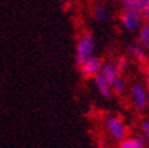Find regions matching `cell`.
<instances>
[{"mask_svg": "<svg viewBox=\"0 0 149 148\" xmlns=\"http://www.w3.org/2000/svg\"><path fill=\"white\" fill-rule=\"evenodd\" d=\"M104 126H105L107 132L115 142L121 143L128 137L127 126H125L124 120L116 114H107L104 116Z\"/></svg>", "mask_w": 149, "mask_h": 148, "instance_id": "6da1fadb", "label": "cell"}, {"mask_svg": "<svg viewBox=\"0 0 149 148\" xmlns=\"http://www.w3.org/2000/svg\"><path fill=\"white\" fill-rule=\"evenodd\" d=\"M96 49V40L91 32H84L79 37L77 44H76V63L77 65H81L85 60L93 58Z\"/></svg>", "mask_w": 149, "mask_h": 148, "instance_id": "7a4b0ae2", "label": "cell"}, {"mask_svg": "<svg viewBox=\"0 0 149 148\" xmlns=\"http://www.w3.org/2000/svg\"><path fill=\"white\" fill-rule=\"evenodd\" d=\"M130 102L137 112H144L149 107V92L146 87L143 86L140 81H134L130 84L129 88Z\"/></svg>", "mask_w": 149, "mask_h": 148, "instance_id": "3957f363", "label": "cell"}, {"mask_svg": "<svg viewBox=\"0 0 149 148\" xmlns=\"http://www.w3.org/2000/svg\"><path fill=\"white\" fill-rule=\"evenodd\" d=\"M120 23L124 29L128 32H139L140 28L144 24V19L141 13L132 12V11H121L120 13Z\"/></svg>", "mask_w": 149, "mask_h": 148, "instance_id": "277c9868", "label": "cell"}, {"mask_svg": "<svg viewBox=\"0 0 149 148\" xmlns=\"http://www.w3.org/2000/svg\"><path fill=\"white\" fill-rule=\"evenodd\" d=\"M102 64H104V63H102L101 59L97 58V56H93V58L85 60L81 65H79L81 76L85 77V79H95V77H97L101 74Z\"/></svg>", "mask_w": 149, "mask_h": 148, "instance_id": "5b68a950", "label": "cell"}, {"mask_svg": "<svg viewBox=\"0 0 149 148\" xmlns=\"http://www.w3.org/2000/svg\"><path fill=\"white\" fill-rule=\"evenodd\" d=\"M100 75H101L112 87H113V84L117 81L118 77H121V74L117 69V67H116L115 62L104 63V64H102V68H101V74Z\"/></svg>", "mask_w": 149, "mask_h": 148, "instance_id": "8992f818", "label": "cell"}, {"mask_svg": "<svg viewBox=\"0 0 149 148\" xmlns=\"http://www.w3.org/2000/svg\"><path fill=\"white\" fill-rule=\"evenodd\" d=\"M128 53H129L132 58L139 62L140 64L146 65L149 63V55H148V51H146L144 47H141L139 43H134V44H130L128 46Z\"/></svg>", "mask_w": 149, "mask_h": 148, "instance_id": "52a82bcc", "label": "cell"}, {"mask_svg": "<svg viewBox=\"0 0 149 148\" xmlns=\"http://www.w3.org/2000/svg\"><path fill=\"white\" fill-rule=\"evenodd\" d=\"M118 148H148V145L143 135H132L118 143Z\"/></svg>", "mask_w": 149, "mask_h": 148, "instance_id": "ba28073f", "label": "cell"}, {"mask_svg": "<svg viewBox=\"0 0 149 148\" xmlns=\"http://www.w3.org/2000/svg\"><path fill=\"white\" fill-rule=\"evenodd\" d=\"M148 4V0H121V11H132V12L141 13Z\"/></svg>", "mask_w": 149, "mask_h": 148, "instance_id": "9c48e42d", "label": "cell"}, {"mask_svg": "<svg viewBox=\"0 0 149 148\" xmlns=\"http://www.w3.org/2000/svg\"><path fill=\"white\" fill-rule=\"evenodd\" d=\"M93 83H95V86H96V88L99 90L100 95H101L102 97L112 99V96H113V88H112V86L101 76V75L95 77V79H93Z\"/></svg>", "mask_w": 149, "mask_h": 148, "instance_id": "30bf717a", "label": "cell"}, {"mask_svg": "<svg viewBox=\"0 0 149 148\" xmlns=\"http://www.w3.org/2000/svg\"><path fill=\"white\" fill-rule=\"evenodd\" d=\"M137 43L145 49H149V22H144L143 27L137 32Z\"/></svg>", "mask_w": 149, "mask_h": 148, "instance_id": "8fae6325", "label": "cell"}, {"mask_svg": "<svg viewBox=\"0 0 149 148\" xmlns=\"http://www.w3.org/2000/svg\"><path fill=\"white\" fill-rule=\"evenodd\" d=\"M92 15L95 16V19L99 20V22H105L109 16V11L105 6H102V4H96L92 9Z\"/></svg>", "mask_w": 149, "mask_h": 148, "instance_id": "7c38bea8", "label": "cell"}, {"mask_svg": "<svg viewBox=\"0 0 149 148\" xmlns=\"http://www.w3.org/2000/svg\"><path fill=\"white\" fill-rule=\"evenodd\" d=\"M113 93L117 96H123L125 93V91H127V83H125L124 77L121 76L117 79V81H116L115 84H113Z\"/></svg>", "mask_w": 149, "mask_h": 148, "instance_id": "4fadbf2b", "label": "cell"}, {"mask_svg": "<svg viewBox=\"0 0 149 148\" xmlns=\"http://www.w3.org/2000/svg\"><path fill=\"white\" fill-rule=\"evenodd\" d=\"M115 64H116V67H117V69L120 71V74H123V72H125L128 69V67H129V60H128V58H125V56H118L115 60Z\"/></svg>", "mask_w": 149, "mask_h": 148, "instance_id": "5bb4252c", "label": "cell"}, {"mask_svg": "<svg viewBox=\"0 0 149 148\" xmlns=\"http://www.w3.org/2000/svg\"><path fill=\"white\" fill-rule=\"evenodd\" d=\"M140 128H141V133L149 142V117H144L141 123H140Z\"/></svg>", "mask_w": 149, "mask_h": 148, "instance_id": "9a60e30c", "label": "cell"}, {"mask_svg": "<svg viewBox=\"0 0 149 148\" xmlns=\"http://www.w3.org/2000/svg\"><path fill=\"white\" fill-rule=\"evenodd\" d=\"M141 16H143L144 22H149V0H148V4H146V7L144 8V11L141 12Z\"/></svg>", "mask_w": 149, "mask_h": 148, "instance_id": "2e32d148", "label": "cell"}, {"mask_svg": "<svg viewBox=\"0 0 149 148\" xmlns=\"http://www.w3.org/2000/svg\"><path fill=\"white\" fill-rule=\"evenodd\" d=\"M145 81H146V90L149 92V67L145 68Z\"/></svg>", "mask_w": 149, "mask_h": 148, "instance_id": "e0dca14e", "label": "cell"}]
</instances>
